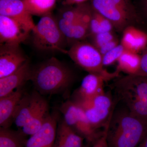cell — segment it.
I'll return each instance as SVG.
<instances>
[{
	"label": "cell",
	"mask_w": 147,
	"mask_h": 147,
	"mask_svg": "<svg viewBox=\"0 0 147 147\" xmlns=\"http://www.w3.org/2000/svg\"><path fill=\"white\" fill-rule=\"evenodd\" d=\"M147 135V122L115 104L107 125L108 147H137Z\"/></svg>",
	"instance_id": "1"
},
{
	"label": "cell",
	"mask_w": 147,
	"mask_h": 147,
	"mask_svg": "<svg viewBox=\"0 0 147 147\" xmlns=\"http://www.w3.org/2000/svg\"><path fill=\"white\" fill-rule=\"evenodd\" d=\"M115 104L147 122V78L128 75L117 77L111 85Z\"/></svg>",
	"instance_id": "2"
},
{
	"label": "cell",
	"mask_w": 147,
	"mask_h": 147,
	"mask_svg": "<svg viewBox=\"0 0 147 147\" xmlns=\"http://www.w3.org/2000/svg\"><path fill=\"white\" fill-rule=\"evenodd\" d=\"M74 79L71 69L53 57L31 69L30 80L41 95H51L67 90Z\"/></svg>",
	"instance_id": "3"
},
{
	"label": "cell",
	"mask_w": 147,
	"mask_h": 147,
	"mask_svg": "<svg viewBox=\"0 0 147 147\" xmlns=\"http://www.w3.org/2000/svg\"><path fill=\"white\" fill-rule=\"evenodd\" d=\"M32 32L34 47L42 51H58L67 54L65 49L67 44L59 28L56 17L50 13L41 16Z\"/></svg>",
	"instance_id": "4"
},
{
	"label": "cell",
	"mask_w": 147,
	"mask_h": 147,
	"mask_svg": "<svg viewBox=\"0 0 147 147\" xmlns=\"http://www.w3.org/2000/svg\"><path fill=\"white\" fill-rule=\"evenodd\" d=\"M67 54L76 65L89 73L101 75L107 82L119 76L117 71L110 73L103 68L102 55L91 42L85 40L75 42L67 50Z\"/></svg>",
	"instance_id": "5"
},
{
	"label": "cell",
	"mask_w": 147,
	"mask_h": 147,
	"mask_svg": "<svg viewBox=\"0 0 147 147\" xmlns=\"http://www.w3.org/2000/svg\"><path fill=\"white\" fill-rule=\"evenodd\" d=\"M60 111L66 124L88 142L94 144L103 134L92 126L83 108L73 100L64 102Z\"/></svg>",
	"instance_id": "6"
},
{
	"label": "cell",
	"mask_w": 147,
	"mask_h": 147,
	"mask_svg": "<svg viewBox=\"0 0 147 147\" xmlns=\"http://www.w3.org/2000/svg\"><path fill=\"white\" fill-rule=\"evenodd\" d=\"M75 102L83 108L91 125L97 130L107 125L115 106L112 95L105 92L89 101Z\"/></svg>",
	"instance_id": "7"
},
{
	"label": "cell",
	"mask_w": 147,
	"mask_h": 147,
	"mask_svg": "<svg viewBox=\"0 0 147 147\" xmlns=\"http://www.w3.org/2000/svg\"><path fill=\"white\" fill-rule=\"evenodd\" d=\"M32 30L26 25L13 18L0 15L1 45L19 46Z\"/></svg>",
	"instance_id": "8"
},
{
	"label": "cell",
	"mask_w": 147,
	"mask_h": 147,
	"mask_svg": "<svg viewBox=\"0 0 147 147\" xmlns=\"http://www.w3.org/2000/svg\"><path fill=\"white\" fill-rule=\"evenodd\" d=\"M91 5L94 10L112 23L118 32L122 33L127 27L133 25L113 0H91Z\"/></svg>",
	"instance_id": "9"
},
{
	"label": "cell",
	"mask_w": 147,
	"mask_h": 147,
	"mask_svg": "<svg viewBox=\"0 0 147 147\" xmlns=\"http://www.w3.org/2000/svg\"><path fill=\"white\" fill-rule=\"evenodd\" d=\"M57 119L56 114H48L42 127L27 139L25 147H53L57 128Z\"/></svg>",
	"instance_id": "10"
},
{
	"label": "cell",
	"mask_w": 147,
	"mask_h": 147,
	"mask_svg": "<svg viewBox=\"0 0 147 147\" xmlns=\"http://www.w3.org/2000/svg\"><path fill=\"white\" fill-rule=\"evenodd\" d=\"M28 60L19 46L1 45L0 78L13 73Z\"/></svg>",
	"instance_id": "11"
},
{
	"label": "cell",
	"mask_w": 147,
	"mask_h": 147,
	"mask_svg": "<svg viewBox=\"0 0 147 147\" xmlns=\"http://www.w3.org/2000/svg\"><path fill=\"white\" fill-rule=\"evenodd\" d=\"M107 82L104 77L95 74L89 73L83 79L80 87L75 92L74 101H89L104 92V84Z\"/></svg>",
	"instance_id": "12"
},
{
	"label": "cell",
	"mask_w": 147,
	"mask_h": 147,
	"mask_svg": "<svg viewBox=\"0 0 147 147\" xmlns=\"http://www.w3.org/2000/svg\"><path fill=\"white\" fill-rule=\"evenodd\" d=\"M0 15L13 18L33 30L36 24L23 0H0Z\"/></svg>",
	"instance_id": "13"
},
{
	"label": "cell",
	"mask_w": 147,
	"mask_h": 147,
	"mask_svg": "<svg viewBox=\"0 0 147 147\" xmlns=\"http://www.w3.org/2000/svg\"><path fill=\"white\" fill-rule=\"evenodd\" d=\"M43 97L36 91L31 94H24L16 107L13 122L17 127L22 128L28 121Z\"/></svg>",
	"instance_id": "14"
},
{
	"label": "cell",
	"mask_w": 147,
	"mask_h": 147,
	"mask_svg": "<svg viewBox=\"0 0 147 147\" xmlns=\"http://www.w3.org/2000/svg\"><path fill=\"white\" fill-rule=\"evenodd\" d=\"M31 68L28 61L8 76L0 78V97L10 94L30 80Z\"/></svg>",
	"instance_id": "15"
},
{
	"label": "cell",
	"mask_w": 147,
	"mask_h": 147,
	"mask_svg": "<svg viewBox=\"0 0 147 147\" xmlns=\"http://www.w3.org/2000/svg\"><path fill=\"white\" fill-rule=\"evenodd\" d=\"M120 43L127 51L142 53L147 45V32L139 28L136 25L127 27L122 33Z\"/></svg>",
	"instance_id": "16"
},
{
	"label": "cell",
	"mask_w": 147,
	"mask_h": 147,
	"mask_svg": "<svg viewBox=\"0 0 147 147\" xmlns=\"http://www.w3.org/2000/svg\"><path fill=\"white\" fill-rule=\"evenodd\" d=\"M25 94L20 87L10 94L0 97V126L9 128L13 122V117L19 101Z\"/></svg>",
	"instance_id": "17"
},
{
	"label": "cell",
	"mask_w": 147,
	"mask_h": 147,
	"mask_svg": "<svg viewBox=\"0 0 147 147\" xmlns=\"http://www.w3.org/2000/svg\"><path fill=\"white\" fill-rule=\"evenodd\" d=\"M82 5H75V7L68 6L67 8L64 9L56 17L58 26L61 31L65 37L67 44H72L74 26L80 14Z\"/></svg>",
	"instance_id": "18"
},
{
	"label": "cell",
	"mask_w": 147,
	"mask_h": 147,
	"mask_svg": "<svg viewBox=\"0 0 147 147\" xmlns=\"http://www.w3.org/2000/svg\"><path fill=\"white\" fill-rule=\"evenodd\" d=\"M84 139L63 120L57 128L53 147H83Z\"/></svg>",
	"instance_id": "19"
},
{
	"label": "cell",
	"mask_w": 147,
	"mask_h": 147,
	"mask_svg": "<svg viewBox=\"0 0 147 147\" xmlns=\"http://www.w3.org/2000/svg\"><path fill=\"white\" fill-rule=\"evenodd\" d=\"M93 9L87 3L82 4L80 14L74 26L72 44L89 37V25Z\"/></svg>",
	"instance_id": "20"
},
{
	"label": "cell",
	"mask_w": 147,
	"mask_h": 147,
	"mask_svg": "<svg viewBox=\"0 0 147 147\" xmlns=\"http://www.w3.org/2000/svg\"><path fill=\"white\" fill-rule=\"evenodd\" d=\"M48 109L47 101L42 97L31 118L22 128L25 135L32 136L41 128L48 115Z\"/></svg>",
	"instance_id": "21"
},
{
	"label": "cell",
	"mask_w": 147,
	"mask_h": 147,
	"mask_svg": "<svg viewBox=\"0 0 147 147\" xmlns=\"http://www.w3.org/2000/svg\"><path fill=\"white\" fill-rule=\"evenodd\" d=\"M116 71L128 75L137 74L141 65V56L138 53L125 50L117 61Z\"/></svg>",
	"instance_id": "22"
},
{
	"label": "cell",
	"mask_w": 147,
	"mask_h": 147,
	"mask_svg": "<svg viewBox=\"0 0 147 147\" xmlns=\"http://www.w3.org/2000/svg\"><path fill=\"white\" fill-rule=\"evenodd\" d=\"M23 131L0 128V147H25L27 140Z\"/></svg>",
	"instance_id": "23"
},
{
	"label": "cell",
	"mask_w": 147,
	"mask_h": 147,
	"mask_svg": "<svg viewBox=\"0 0 147 147\" xmlns=\"http://www.w3.org/2000/svg\"><path fill=\"white\" fill-rule=\"evenodd\" d=\"M27 10L32 15L42 16L51 13L56 0H23Z\"/></svg>",
	"instance_id": "24"
},
{
	"label": "cell",
	"mask_w": 147,
	"mask_h": 147,
	"mask_svg": "<svg viewBox=\"0 0 147 147\" xmlns=\"http://www.w3.org/2000/svg\"><path fill=\"white\" fill-rule=\"evenodd\" d=\"M116 5L121 9L133 24L137 25L142 21L138 11L131 0H113Z\"/></svg>",
	"instance_id": "25"
},
{
	"label": "cell",
	"mask_w": 147,
	"mask_h": 147,
	"mask_svg": "<svg viewBox=\"0 0 147 147\" xmlns=\"http://www.w3.org/2000/svg\"><path fill=\"white\" fill-rule=\"evenodd\" d=\"M124 47L120 43L102 56L103 66L112 65L117 62L121 56L125 51Z\"/></svg>",
	"instance_id": "26"
},
{
	"label": "cell",
	"mask_w": 147,
	"mask_h": 147,
	"mask_svg": "<svg viewBox=\"0 0 147 147\" xmlns=\"http://www.w3.org/2000/svg\"><path fill=\"white\" fill-rule=\"evenodd\" d=\"M91 43L97 49L108 42L117 38L113 32L99 33L91 37Z\"/></svg>",
	"instance_id": "27"
},
{
	"label": "cell",
	"mask_w": 147,
	"mask_h": 147,
	"mask_svg": "<svg viewBox=\"0 0 147 147\" xmlns=\"http://www.w3.org/2000/svg\"><path fill=\"white\" fill-rule=\"evenodd\" d=\"M140 68L137 74L138 76H147V45L142 53Z\"/></svg>",
	"instance_id": "28"
},
{
	"label": "cell",
	"mask_w": 147,
	"mask_h": 147,
	"mask_svg": "<svg viewBox=\"0 0 147 147\" xmlns=\"http://www.w3.org/2000/svg\"><path fill=\"white\" fill-rule=\"evenodd\" d=\"M120 43V42H119V39L117 38L110 42H108L105 45H103L102 47L98 48V50L99 51L102 57L106 53H108L110 50H112L114 47L118 45Z\"/></svg>",
	"instance_id": "29"
},
{
	"label": "cell",
	"mask_w": 147,
	"mask_h": 147,
	"mask_svg": "<svg viewBox=\"0 0 147 147\" xmlns=\"http://www.w3.org/2000/svg\"><path fill=\"white\" fill-rule=\"evenodd\" d=\"M138 13L142 22L147 23V0H142L140 11Z\"/></svg>",
	"instance_id": "30"
},
{
	"label": "cell",
	"mask_w": 147,
	"mask_h": 147,
	"mask_svg": "<svg viewBox=\"0 0 147 147\" xmlns=\"http://www.w3.org/2000/svg\"><path fill=\"white\" fill-rule=\"evenodd\" d=\"M89 1L90 0H64L63 3L66 6L78 5L86 3Z\"/></svg>",
	"instance_id": "31"
},
{
	"label": "cell",
	"mask_w": 147,
	"mask_h": 147,
	"mask_svg": "<svg viewBox=\"0 0 147 147\" xmlns=\"http://www.w3.org/2000/svg\"><path fill=\"white\" fill-rule=\"evenodd\" d=\"M137 147H147V135Z\"/></svg>",
	"instance_id": "32"
},
{
	"label": "cell",
	"mask_w": 147,
	"mask_h": 147,
	"mask_svg": "<svg viewBox=\"0 0 147 147\" xmlns=\"http://www.w3.org/2000/svg\"><path fill=\"white\" fill-rule=\"evenodd\" d=\"M146 77H147V76H146Z\"/></svg>",
	"instance_id": "33"
}]
</instances>
